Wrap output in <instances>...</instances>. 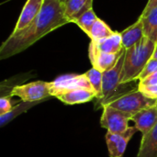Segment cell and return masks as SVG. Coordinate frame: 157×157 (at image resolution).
Masks as SVG:
<instances>
[{
	"label": "cell",
	"instance_id": "603a6c76",
	"mask_svg": "<svg viewBox=\"0 0 157 157\" xmlns=\"http://www.w3.org/2000/svg\"><path fill=\"white\" fill-rule=\"evenodd\" d=\"M138 89L146 97L153 99H157V85H144L139 83Z\"/></svg>",
	"mask_w": 157,
	"mask_h": 157
},
{
	"label": "cell",
	"instance_id": "f546056e",
	"mask_svg": "<svg viewBox=\"0 0 157 157\" xmlns=\"http://www.w3.org/2000/svg\"><path fill=\"white\" fill-rule=\"evenodd\" d=\"M156 43H157V42H156Z\"/></svg>",
	"mask_w": 157,
	"mask_h": 157
},
{
	"label": "cell",
	"instance_id": "ffe728a7",
	"mask_svg": "<svg viewBox=\"0 0 157 157\" xmlns=\"http://www.w3.org/2000/svg\"><path fill=\"white\" fill-rule=\"evenodd\" d=\"M86 75L94 92L97 95V100L99 99L102 96V84H103V73L96 68H91L86 73H85Z\"/></svg>",
	"mask_w": 157,
	"mask_h": 157
},
{
	"label": "cell",
	"instance_id": "e0dca14e",
	"mask_svg": "<svg viewBox=\"0 0 157 157\" xmlns=\"http://www.w3.org/2000/svg\"><path fill=\"white\" fill-rule=\"evenodd\" d=\"M140 18L143 21L144 36L157 42V6L146 14H142Z\"/></svg>",
	"mask_w": 157,
	"mask_h": 157
},
{
	"label": "cell",
	"instance_id": "d4e9b609",
	"mask_svg": "<svg viewBox=\"0 0 157 157\" xmlns=\"http://www.w3.org/2000/svg\"><path fill=\"white\" fill-rule=\"evenodd\" d=\"M139 83L144 85H157V73L153 74L152 75L148 76L143 81H140Z\"/></svg>",
	"mask_w": 157,
	"mask_h": 157
},
{
	"label": "cell",
	"instance_id": "ac0fdd59",
	"mask_svg": "<svg viewBox=\"0 0 157 157\" xmlns=\"http://www.w3.org/2000/svg\"><path fill=\"white\" fill-rule=\"evenodd\" d=\"M41 102H43V101H36V102H25V101H21L17 106H14L13 109L9 112L6 113L4 115H0V126L3 128L4 126H6V124H8L10 121H12L14 119H16L19 115L25 113L26 111H28L31 108L39 105Z\"/></svg>",
	"mask_w": 157,
	"mask_h": 157
},
{
	"label": "cell",
	"instance_id": "7402d4cb",
	"mask_svg": "<svg viewBox=\"0 0 157 157\" xmlns=\"http://www.w3.org/2000/svg\"><path fill=\"white\" fill-rule=\"evenodd\" d=\"M155 73H157V60H155V59L152 58L148 62L146 66L144 67V69L142 72V74L139 75L138 80L139 81H143V80H144L145 78H147L148 76L152 75Z\"/></svg>",
	"mask_w": 157,
	"mask_h": 157
},
{
	"label": "cell",
	"instance_id": "7c38bea8",
	"mask_svg": "<svg viewBox=\"0 0 157 157\" xmlns=\"http://www.w3.org/2000/svg\"><path fill=\"white\" fill-rule=\"evenodd\" d=\"M55 98L67 105H75V104H81V103L91 101L94 98H97V95L91 89L77 88L59 94Z\"/></svg>",
	"mask_w": 157,
	"mask_h": 157
},
{
	"label": "cell",
	"instance_id": "83f0119b",
	"mask_svg": "<svg viewBox=\"0 0 157 157\" xmlns=\"http://www.w3.org/2000/svg\"><path fill=\"white\" fill-rule=\"evenodd\" d=\"M60 1H61V2H63V1H64V0H60Z\"/></svg>",
	"mask_w": 157,
	"mask_h": 157
},
{
	"label": "cell",
	"instance_id": "d6986e66",
	"mask_svg": "<svg viewBox=\"0 0 157 157\" xmlns=\"http://www.w3.org/2000/svg\"><path fill=\"white\" fill-rule=\"evenodd\" d=\"M115 31H113L106 23L100 18H98V20L93 25L88 36L90 37L91 40L93 41H98L100 40L106 39L112 34H114Z\"/></svg>",
	"mask_w": 157,
	"mask_h": 157
},
{
	"label": "cell",
	"instance_id": "cb8c5ba5",
	"mask_svg": "<svg viewBox=\"0 0 157 157\" xmlns=\"http://www.w3.org/2000/svg\"><path fill=\"white\" fill-rule=\"evenodd\" d=\"M11 96H6L0 98V115H4L9 112L13 109V105L11 102Z\"/></svg>",
	"mask_w": 157,
	"mask_h": 157
},
{
	"label": "cell",
	"instance_id": "4fadbf2b",
	"mask_svg": "<svg viewBox=\"0 0 157 157\" xmlns=\"http://www.w3.org/2000/svg\"><path fill=\"white\" fill-rule=\"evenodd\" d=\"M64 14L69 22H75L85 12L92 8L93 0H64Z\"/></svg>",
	"mask_w": 157,
	"mask_h": 157
},
{
	"label": "cell",
	"instance_id": "7a4b0ae2",
	"mask_svg": "<svg viewBox=\"0 0 157 157\" xmlns=\"http://www.w3.org/2000/svg\"><path fill=\"white\" fill-rule=\"evenodd\" d=\"M156 42L144 37L134 46L125 49V59L122 70V84L138 80L148 62L152 59Z\"/></svg>",
	"mask_w": 157,
	"mask_h": 157
},
{
	"label": "cell",
	"instance_id": "4316f807",
	"mask_svg": "<svg viewBox=\"0 0 157 157\" xmlns=\"http://www.w3.org/2000/svg\"><path fill=\"white\" fill-rule=\"evenodd\" d=\"M153 59H155V60H157V43L156 45H155V52H154V54H153V57H152Z\"/></svg>",
	"mask_w": 157,
	"mask_h": 157
},
{
	"label": "cell",
	"instance_id": "9c48e42d",
	"mask_svg": "<svg viewBox=\"0 0 157 157\" xmlns=\"http://www.w3.org/2000/svg\"><path fill=\"white\" fill-rule=\"evenodd\" d=\"M123 51L124 49L122 50V52ZM122 52H121L120 53H116V54L103 52L99 51L96 43L91 40L89 48H88V56H89V59L93 67L103 73V72L109 70L116 64Z\"/></svg>",
	"mask_w": 157,
	"mask_h": 157
},
{
	"label": "cell",
	"instance_id": "ba28073f",
	"mask_svg": "<svg viewBox=\"0 0 157 157\" xmlns=\"http://www.w3.org/2000/svg\"><path fill=\"white\" fill-rule=\"evenodd\" d=\"M137 132L138 130L135 126L129 127L126 131L120 133L108 132L106 134V143L110 157L123 156L130 140Z\"/></svg>",
	"mask_w": 157,
	"mask_h": 157
},
{
	"label": "cell",
	"instance_id": "9a60e30c",
	"mask_svg": "<svg viewBox=\"0 0 157 157\" xmlns=\"http://www.w3.org/2000/svg\"><path fill=\"white\" fill-rule=\"evenodd\" d=\"M137 157H157V123L148 133L143 135Z\"/></svg>",
	"mask_w": 157,
	"mask_h": 157
},
{
	"label": "cell",
	"instance_id": "6da1fadb",
	"mask_svg": "<svg viewBox=\"0 0 157 157\" xmlns=\"http://www.w3.org/2000/svg\"><path fill=\"white\" fill-rule=\"evenodd\" d=\"M70 23L64 14L63 2L44 0L37 17L24 29L11 33L0 47V59L4 60L22 52L48 33Z\"/></svg>",
	"mask_w": 157,
	"mask_h": 157
},
{
	"label": "cell",
	"instance_id": "52a82bcc",
	"mask_svg": "<svg viewBox=\"0 0 157 157\" xmlns=\"http://www.w3.org/2000/svg\"><path fill=\"white\" fill-rule=\"evenodd\" d=\"M132 115L106 105L103 108L100 125L103 128H106L108 132L120 133L129 128V121H132Z\"/></svg>",
	"mask_w": 157,
	"mask_h": 157
},
{
	"label": "cell",
	"instance_id": "8fae6325",
	"mask_svg": "<svg viewBox=\"0 0 157 157\" xmlns=\"http://www.w3.org/2000/svg\"><path fill=\"white\" fill-rule=\"evenodd\" d=\"M132 121L135 123V128L140 131L143 135L148 133L157 123V106L141 110L136 113Z\"/></svg>",
	"mask_w": 157,
	"mask_h": 157
},
{
	"label": "cell",
	"instance_id": "2e32d148",
	"mask_svg": "<svg viewBox=\"0 0 157 157\" xmlns=\"http://www.w3.org/2000/svg\"><path fill=\"white\" fill-rule=\"evenodd\" d=\"M94 42L96 43L99 51L103 52H107V53H113V54L120 53L124 49L123 44H122L121 34V32H117V31H115L114 34H112L111 36L106 39L100 40L98 41H94Z\"/></svg>",
	"mask_w": 157,
	"mask_h": 157
},
{
	"label": "cell",
	"instance_id": "484cf974",
	"mask_svg": "<svg viewBox=\"0 0 157 157\" xmlns=\"http://www.w3.org/2000/svg\"><path fill=\"white\" fill-rule=\"evenodd\" d=\"M156 6L157 0H149V1L147 2V4H146V6H145V7H144V11H143L142 14H146L147 12H149L150 10L154 9V8L156 7Z\"/></svg>",
	"mask_w": 157,
	"mask_h": 157
},
{
	"label": "cell",
	"instance_id": "3957f363",
	"mask_svg": "<svg viewBox=\"0 0 157 157\" xmlns=\"http://www.w3.org/2000/svg\"><path fill=\"white\" fill-rule=\"evenodd\" d=\"M125 49L122 52L121 57L119 58L116 64L109 70L103 72V84H102V96L97 100L95 109H103L104 106L108 105L111 101L117 99L118 98L136 90L132 87V84L133 82L122 84V70L125 59ZM138 89V88H137Z\"/></svg>",
	"mask_w": 157,
	"mask_h": 157
},
{
	"label": "cell",
	"instance_id": "f1b7e54d",
	"mask_svg": "<svg viewBox=\"0 0 157 157\" xmlns=\"http://www.w3.org/2000/svg\"><path fill=\"white\" fill-rule=\"evenodd\" d=\"M156 106H157V103H156Z\"/></svg>",
	"mask_w": 157,
	"mask_h": 157
},
{
	"label": "cell",
	"instance_id": "5b68a950",
	"mask_svg": "<svg viewBox=\"0 0 157 157\" xmlns=\"http://www.w3.org/2000/svg\"><path fill=\"white\" fill-rule=\"evenodd\" d=\"M10 96L18 97L21 101L25 102H44L52 98L50 92V83L44 81H36L19 85L13 88Z\"/></svg>",
	"mask_w": 157,
	"mask_h": 157
},
{
	"label": "cell",
	"instance_id": "30bf717a",
	"mask_svg": "<svg viewBox=\"0 0 157 157\" xmlns=\"http://www.w3.org/2000/svg\"><path fill=\"white\" fill-rule=\"evenodd\" d=\"M43 3L44 0H28L25 6H23V9L15 26L13 33L18 32L27 28L40 14Z\"/></svg>",
	"mask_w": 157,
	"mask_h": 157
},
{
	"label": "cell",
	"instance_id": "277c9868",
	"mask_svg": "<svg viewBox=\"0 0 157 157\" xmlns=\"http://www.w3.org/2000/svg\"><path fill=\"white\" fill-rule=\"evenodd\" d=\"M157 99H153L146 97L139 89L133 90L123 96L118 98L117 99L111 101L108 105L121 110L122 112L128 113L132 117L143 109L155 106Z\"/></svg>",
	"mask_w": 157,
	"mask_h": 157
},
{
	"label": "cell",
	"instance_id": "8992f818",
	"mask_svg": "<svg viewBox=\"0 0 157 157\" xmlns=\"http://www.w3.org/2000/svg\"><path fill=\"white\" fill-rule=\"evenodd\" d=\"M50 83V92L52 97H56L59 94L68 92L77 88H87L93 90L86 75H64L57 77ZM94 91V90H93Z\"/></svg>",
	"mask_w": 157,
	"mask_h": 157
},
{
	"label": "cell",
	"instance_id": "5bb4252c",
	"mask_svg": "<svg viewBox=\"0 0 157 157\" xmlns=\"http://www.w3.org/2000/svg\"><path fill=\"white\" fill-rule=\"evenodd\" d=\"M121 34L124 49H129L137 44L139 41L143 40L144 37H145L142 19L139 17V19L134 24L121 31Z\"/></svg>",
	"mask_w": 157,
	"mask_h": 157
},
{
	"label": "cell",
	"instance_id": "44dd1931",
	"mask_svg": "<svg viewBox=\"0 0 157 157\" xmlns=\"http://www.w3.org/2000/svg\"><path fill=\"white\" fill-rule=\"evenodd\" d=\"M98 18V17H97L93 8H90L89 10L85 12L81 17H79L74 23H75L79 28H81L82 30H84L88 35Z\"/></svg>",
	"mask_w": 157,
	"mask_h": 157
}]
</instances>
